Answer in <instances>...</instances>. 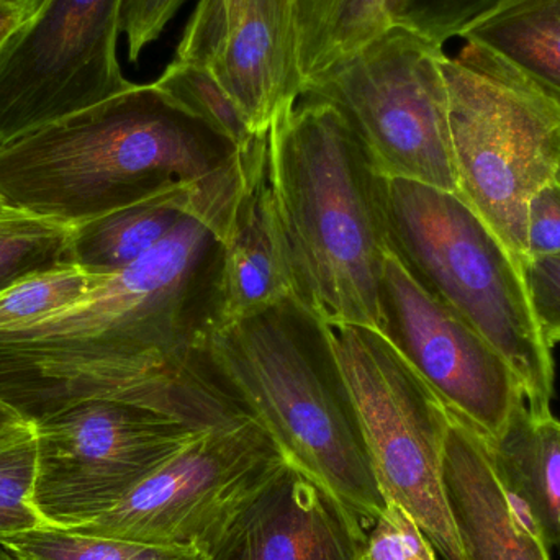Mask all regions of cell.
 <instances>
[{"label": "cell", "instance_id": "cell-1", "mask_svg": "<svg viewBox=\"0 0 560 560\" xmlns=\"http://www.w3.org/2000/svg\"><path fill=\"white\" fill-rule=\"evenodd\" d=\"M223 243L187 213L133 265L56 315L0 331V401L36 423L79 401H128L212 428L245 411L210 374L225 322Z\"/></svg>", "mask_w": 560, "mask_h": 560}, {"label": "cell", "instance_id": "cell-2", "mask_svg": "<svg viewBox=\"0 0 560 560\" xmlns=\"http://www.w3.org/2000/svg\"><path fill=\"white\" fill-rule=\"evenodd\" d=\"M243 177L245 151L154 82L133 84L0 147V199L16 212L71 229L190 190L223 238Z\"/></svg>", "mask_w": 560, "mask_h": 560}, {"label": "cell", "instance_id": "cell-3", "mask_svg": "<svg viewBox=\"0 0 560 560\" xmlns=\"http://www.w3.org/2000/svg\"><path fill=\"white\" fill-rule=\"evenodd\" d=\"M293 295L326 325L381 331L388 177L341 112L302 94L269 130Z\"/></svg>", "mask_w": 560, "mask_h": 560}, {"label": "cell", "instance_id": "cell-4", "mask_svg": "<svg viewBox=\"0 0 560 560\" xmlns=\"http://www.w3.org/2000/svg\"><path fill=\"white\" fill-rule=\"evenodd\" d=\"M207 362L213 381L265 428L287 463L322 483L369 532L387 500L328 325L289 296L222 323Z\"/></svg>", "mask_w": 560, "mask_h": 560}, {"label": "cell", "instance_id": "cell-5", "mask_svg": "<svg viewBox=\"0 0 560 560\" xmlns=\"http://www.w3.org/2000/svg\"><path fill=\"white\" fill-rule=\"evenodd\" d=\"M388 248L431 296L503 355L535 415H551L555 359L529 300L525 269L457 192L388 179Z\"/></svg>", "mask_w": 560, "mask_h": 560}, {"label": "cell", "instance_id": "cell-6", "mask_svg": "<svg viewBox=\"0 0 560 560\" xmlns=\"http://www.w3.org/2000/svg\"><path fill=\"white\" fill-rule=\"evenodd\" d=\"M440 66L457 194L525 269L529 200L560 173V107L479 43L444 52Z\"/></svg>", "mask_w": 560, "mask_h": 560}, {"label": "cell", "instance_id": "cell-7", "mask_svg": "<svg viewBox=\"0 0 560 560\" xmlns=\"http://www.w3.org/2000/svg\"><path fill=\"white\" fill-rule=\"evenodd\" d=\"M328 328L385 500L413 520L438 558L466 560L443 482L450 410L384 332Z\"/></svg>", "mask_w": 560, "mask_h": 560}, {"label": "cell", "instance_id": "cell-8", "mask_svg": "<svg viewBox=\"0 0 560 560\" xmlns=\"http://www.w3.org/2000/svg\"><path fill=\"white\" fill-rule=\"evenodd\" d=\"M444 52L440 43L397 23L313 79L302 94L335 105L388 179L457 192Z\"/></svg>", "mask_w": 560, "mask_h": 560}, {"label": "cell", "instance_id": "cell-9", "mask_svg": "<svg viewBox=\"0 0 560 560\" xmlns=\"http://www.w3.org/2000/svg\"><path fill=\"white\" fill-rule=\"evenodd\" d=\"M33 427V505L46 526L59 529L117 505L202 431L173 415L104 398L79 401Z\"/></svg>", "mask_w": 560, "mask_h": 560}, {"label": "cell", "instance_id": "cell-10", "mask_svg": "<svg viewBox=\"0 0 560 560\" xmlns=\"http://www.w3.org/2000/svg\"><path fill=\"white\" fill-rule=\"evenodd\" d=\"M283 463L265 428L242 415L200 431L121 502L69 532L141 545L203 546Z\"/></svg>", "mask_w": 560, "mask_h": 560}, {"label": "cell", "instance_id": "cell-11", "mask_svg": "<svg viewBox=\"0 0 560 560\" xmlns=\"http://www.w3.org/2000/svg\"><path fill=\"white\" fill-rule=\"evenodd\" d=\"M121 0H46L0 46V147L130 89Z\"/></svg>", "mask_w": 560, "mask_h": 560}, {"label": "cell", "instance_id": "cell-12", "mask_svg": "<svg viewBox=\"0 0 560 560\" xmlns=\"http://www.w3.org/2000/svg\"><path fill=\"white\" fill-rule=\"evenodd\" d=\"M381 331L451 413L483 440L505 430L525 400L509 362L456 313L431 296L394 255L385 262Z\"/></svg>", "mask_w": 560, "mask_h": 560}, {"label": "cell", "instance_id": "cell-13", "mask_svg": "<svg viewBox=\"0 0 560 560\" xmlns=\"http://www.w3.org/2000/svg\"><path fill=\"white\" fill-rule=\"evenodd\" d=\"M176 58L209 69L255 135L268 133L302 95L292 0H246L233 9L199 0Z\"/></svg>", "mask_w": 560, "mask_h": 560}, {"label": "cell", "instance_id": "cell-14", "mask_svg": "<svg viewBox=\"0 0 560 560\" xmlns=\"http://www.w3.org/2000/svg\"><path fill=\"white\" fill-rule=\"evenodd\" d=\"M368 533L322 483L285 460L203 549L209 560H362Z\"/></svg>", "mask_w": 560, "mask_h": 560}, {"label": "cell", "instance_id": "cell-15", "mask_svg": "<svg viewBox=\"0 0 560 560\" xmlns=\"http://www.w3.org/2000/svg\"><path fill=\"white\" fill-rule=\"evenodd\" d=\"M443 482L466 560H552L541 526L500 480L486 440L454 413Z\"/></svg>", "mask_w": 560, "mask_h": 560}, {"label": "cell", "instance_id": "cell-16", "mask_svg": "<svg viewBox=\"0 0 560 560\" xmlns=\"http://www.w3.org/2000/svg\"><path fill=\"white\" fill-rule=\"evenodd\" d=\"M222 243L225 322L295 296L276 200L269 131L245 150V177Z\"/></svg>", "mask_w": 560, "mask_h": 560}, {"label": "cell", "instance_id": "cell-17", "mask_svg": "<svg viewBox=\"0 0 560 560\" xmlns=\"http://www.w3.org/2000/svg\"><path fill=\"white\" fill-rule=\"evenodd\" d=\"M503 486L541 526L549 548L560 552V421L535 415L523 400L495 440L487 441Z\"/></svg>", "mask_w": 560, "mask_h": 560}, {"label": "cell", "instance_id": "cell-18", "mask_svg": "<svg viewBox=\"0 0 560 560\" xmlns=\"http://www.w3.org/2000/svg\"><path fill=\"white\" fill-rule=\"evenodd\" d=\"M187 213L209 220L220 235L196 194L174 190L72 226L68 265L94 276L121 271L160 245Z\"/></svg>", "mask_w": 560, "mask_h": 560}, {"label": "cell", "instance_id": "cell-19", "mask_svg": "<svg viewBox=\"0 0 560 560\" xmlns=\"http://www.w3.org/2000/svg\"><path fill=\"white\" fill-rule=\"evenodd\" d=\"M459 38L512 62L560 107V0H495Z\"/></svg>", "mask_w": 560, "mask_h": 560}, {"label": "cell", "instance_id": "cell-20", "mask_svg": "<svg viewBox=\"0 0 560 560\" xmlns=\"http://www.w3.org/2000/svg\"><path fill=\"white\" fill-rule=\"evenodd\" d=\"M398 3L400 0H293L296 68L303 89L397 25Z\"/></svg>", "mask_w": 560, "mask_h": 560}, {"label": "cell", "instance_id": "cell-21", "mask_svg": "<svg viewBox=\"0 0 560 560\" xmlns=\"http://www.w3.org/2000/svg\"><path fill=\"white\" fill-rule=\"evenodd\" d=\"M13 560H209L203 546H156L59 528H38L0 538Z\"/></svg>", "mask_w": 560, "mask_h": 560}, {"label": "cell", "instance_id": "cell-22", "mask_svg": "<svg viewBox=\"0 0 560 560\" xmlns=\"http://www.w3.org/2000/svg\"><path fill=\"white\" fill-rule=\"evenodd\" d=\"M154 84L194 117L229 138L240 150H248L259 137L253 133L229 92L203 66L174 58Z\"/></svg>", "mask_w": 560, "mask_h": 560}, {"label": "cell", "instance_id": "cell-23", "mask_svg": "<svg viewBox=\"0 0 560 560\" xmlns=\"http://www.w3.org/2000/svg\"><path fill=\"white\" fill-rule=\"evenodd\" d=\"M36 433L30 421L0 430V538L46 528L33 505Z\"/></svg>", "mask_w": 560, "mask_h": 560}, {"label": "cell", "instance_id": "cell-24", "mask_svg": "<svg viewBox=\"0 0 560 560\" xmlns=\"http://www.w3.org/2000/svg\"><path fill=\"white\" fill-rule=\"evenodd\" d=\"M71 226L28 213L0 219V293L20 280L68 265Z\"/></svg>", "mask_w": 560, "mask_h": 560}, {"label": "cell", "instance_id": "cell-25", "mask_svg": "<svg viewBox=\"0 0 560 560\" xmlns=\"http://www.w3.org/2000/svg\"><path fill=\"white\" fill-rule=\"evenodd\" d=\"M98 279L78 266L62 265L20 280L0 293V331L23 328L69 308Z\"/></svg>", "mask_w": 560, "mask_h": 560}, {"label": "cell", "instance_id": "cell-26", "mask_svg": "<svg viewBox=\"0 0 560 560\" xmlns=\"http://www.w3.org/2000/svg\"><path fill=\"white\" fill-rule=\"evenodd\" d=\"M495 0H400L397 23L440 45L459 38L463 30Z\"/></svg>", "mask_w": 560, "mask_h": 560}, {"label": "cell", "instance_id": "cell-27", "mask_svg": "<svg viewBox=\"0 0 560 560\" xmlns=\"http://www.w3.org/2000/svg\"><path fill=\"white\" fill-rule=\"evenodd\" d=\"M187 0H121V35L128 61L137 65L144 49L160 38Z\"/></svg>", "mask_w": 560, "mask_h": 560}, {"label": "cell", "instance_id": "cell-28", "mask_svg": "<svg viewBox=\"0 0 560 560\" xmlns=\"http://www.w3.org/2000/svg\"><path fill=\"white\" fill-rule=\"evenodd\" d=\"M525 278L539 328L555 348L560 342V253L529 259Z\"/></svg>", "mask_w": 560, "mask_h": 560}, {"label": "cell", "instance_id": "cell-29", "mask_svg": "<svg viewBox=\"0 0 560 560\" xmlns=\"http://www.w3.org/2000/svg\"><path fill=\"white\" fill-rule=\"evenodd\" d=\"M526 243L528 261L560 253V173L529 200Z\"/></svg>", "mask_w": 560, "mask_h": 560}, {"label": "cell", "instance_id": "cell-30", "mask_svg": "<svg viewBox=\"0 0 560 560\" xmlns=\"http://www.w3.org/2000/svg\"><path fill=\"white\" fill-rule=\"evenodd\" d=\"M28 13L23 10L16 9L13 5H7V3H0V46L7 42L10 35L19 28L20 25L30 19Z\"/></svg>", "mask_w": 560, "mask_h": 560}, {"label": "cell", "instance_id": "cell-31", "mask_svg": "<svg viewBox=\"0 0 560 560\" xmlns=\"http://www.w3.org/2000/svg\"><path fill=\"white\" fill-rule=\"evenodd\" d=\"M45 2L46 0H0V3L16 7V9L23 10V12L28 13V15L38 12Z\"/></svg>", "mask_w": 560, "mask_h": 560}, {"label": "cell", "instance_id": "cell-32", "mask_svg": "<svg viewBox=\"0 0 560 560\" xmlns=\"http://www.w3.org/2000/svg\"><path fill=\"white\" fill-rule=\"evenodd\" d=\"M19 421H22V418L12 408L7 407L3 401H0V430L10 427V424L19 423Z\"/></svg>", "mask_w": 560, "mask_h": 560}, {"label": "cell", "instance_id": "cell-33", "mask_svg": "<svg viewBox=\"0 0 560 560\" xmlns=\"http://www.w3.org/2000/svg\"><path fill=\"white\" fill-rule=\"evenodd\" d=\"M16 210L10 209L2 199H0V219H5V217L12 215Z\"/></svg>", "mask_w": 560, "mask_h": 560}, {"label": "cell", "instance_id": "cell-34", "mask_svg": "<svg viewBox=\"0 0 560 560\" xmlns=\"http://www.w3.org/2000/svg\"><path fill=\"white\" fill-rule=\"evenodd\" d=\"M215 2L222 3V5L225 7H238L243 5V3L246 2V0H215ZM293 2V0H292Z\"/></svg>", "mask_w": 560, "mask_h": 560}, {"label": "cell", "instance_id": "cell-35", "mask_svg": "<svg viewBox=\"0 0 560 560\" xmlns=\"http://www.w3.org/2000/svg\"><path fill=\"white\" fill-rule=\"evenodd\" d=\"M0 560H13L10 558L9 552L5 551V549L0 546Z\"/></svg>", "mask_w": 560, "mask_h": 560}, {"label": "cell", "instance_id": "cell-36", "mask_svg": "<svg viewBox=\"0 0 560 560\" xmlns=\"http://www.w3.org/2000/svg\"><path fill=\"white\" fill-rule=\"evenodd\" d=\"M362 560H368V559H365V555H364V559H362Z\"/></svg>", "mask_w": 560, "mask_h": 560}]
</instances>
